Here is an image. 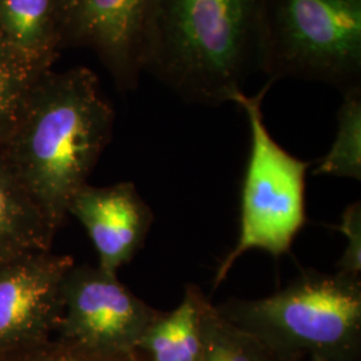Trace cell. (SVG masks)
<instances>
[{"instance_id":"cell-1","label":"cell","mask_w":361,"mask_h":361,"mask_svg":"<svg viewBox=\"0 0 361 361\" xmlns=\"http://www.w3.org/2000/svg\"><path fill=\"white\" fill-rule=\"evenodd\" d=\"M114 109L87 67L39 79L0 153L56 231L111 141Z\"/></svg>"},{"instance_id":"cell-2","label":"cell","mask_w":361,"mask_h":361,"mask_svg":"<svg viewBox=\"0 0 361 361\" xmlns=\"http://www.w3.org/2000/svg\"><path fill=\"white\" fill-rule=\"evenodd\" d=\"M264 0H155L143 73L186 104H233L257 73Z\"/></svg>"},{"instance_id":"cell-3","label":"cell","mask_w":361,"mask_h":361,"mask_svg":"<svg viewBox=\"0 0 361 361\" xmlns=\"http://www.w3.org/2000/svg\"><path fill=\"white\" fill-rule=\"evenodd\" d=\"M216 310L276 359L360 360L361 279L304 271L271 296L231 298Z\"/></svg>"},{"instance_id":"cell-4","label":"cell","mask_w":361,"mask_h":361,"mask_svg":"<svg viewBox=\"0 0 361 361\" xmlns=\"http://www.w3.org/2000/svg\"><path fill=\"white\" fill-rule=\"evenodd\" d=\"M257 73L319 82L345 91L361 86V0H264Z\"/></svg>"},{"instance_id":"cell-5","label":"cell","mask_w":361,"mask_h":361,"mask_svg":"<svg viewBox=\"0 0 361 361\" xmlns=\"http://www.w3.org/2000/svg\"><path fill=\"white\" fill-rule=\"evenodd\" d=\"M269 89L265 85L255 95L243 91L233 99L245 111L250 152L243 182L238 240L221 262L214 288L249 250H264L276 258L288 253L307 222L305 176L310 162L289 154L271 137L262 114V101Z\"/></svg>"},{"instance_id":"cell-6","label":"cell","mask_w":361,"mask_h":361,"mask_svg":"<svg viewBox=\"0 0 361 361\" xmlns=\"http://www.w3.org/2000/svg\"><path fill=\"white\" fill-rule=\"evenodd\" d=\"M56 338L102 356H131L159 310L97 265H73L62 289Z\"/></svg>"},{"instance_id":"cell-7","label":"cell","mask_w":361,"mask_h":361,"mask_svg":"<svg viewBox=\"0 0 361 361\" xmlns=\"http://www.w3.org/2000/svg\"><path fill=\"white\" fill-rule=\"evenodd\" d=\"M155 0H59L63 47L94 52L119 90L138 87Z\"/></svg>"},{"instance_id":"cell-8","label":"cell","mask_w":361,"mask_h":361,"mask_svg":"<svg viewBox=\"0 0 361 361\" xmlns=\"http://www.w3.org/2000/svg\"><path fill=\"white\" fill-rule=\"evenodd\" d=\"M74 264L52 250L0 264V355L51 340L62 314V283Z\"/></svg>"},{"instance_id":"cell-9","label":"cell","mask_w":361,"mask_h":361,"mask_svg":"<svg viewBox=\"0 0 361 361\" xmlns=\"http://www.w3.org/2000/svg\"><path fill=\"white\" fill-rule=\"evenodd\" d=\"M89 234L98 253V267L118 274L142 249L154 214L133 182L82 186L68 207Z\"/></svg>"},{"instance_id":"cell-10","label":"cell","mask_w":361,"mask_h":361,"mask_svg":"<svg viewBox=\"0 0 361 361\" xmlns=\"http://www.w3.org/2000/svg\"><path fill=\"white\" fill-rule=\"evenodd\" d=\"M56 232L0 153V264L51 250Z\"/></svg>"},{"instance_id":"cell-11","label":"cell","mask_w":361,"mask_h":361,"mask_svg":"<svg viewBox=\"0 0 361 361\" xmlns=\"http://www.w3.org/2000/svg\"><path fill=\"white\" fill-rule=\"evenodd\" d=\"M0 35L27 58L52 68L65 49L59 0H0Z\"/></svg>"},{"instance_id":"cell-12","label":"cell","mask_w":361,"mask_h":361,"mask_svg":"<svg viewBox=\"0 0 361 361\" xmlns=\"http://www.w3.org/2000/svg\"><path fill=\"white\" fill-rule=\"evenodd\" d=\"M207 301L197 285H188L180 305L171 312H159L150 324L137 353L145 361L201 360V319Z\"/></svg>"},{"instance_id":"cell-13","label":"cell","mask_w":361,"mask_h":361,"mask_svg":"<svg viewBox=\"0 0 361 361\" xmlns=\"http://www.w3.org/2000/svg\"><path fill=\"white\" fill-rule=\"evenodd\" d=\"M0 35V150L8 140L39 79L51 71Z\"/></svg>"},{"instance_id":"cell-14","label":"cell","mask_w":361,"mask_h":361,"mask_svg":"<svg viewBox=\"0 0 361 361\" xmlns=\"http://www.w3.org/2000/svg\"><path fill=\"white\" fill-rule=\"evenodd\" d=\"M335 141L314 169L316 176L361 180V86L343 91Z\"/></svg>"},{"instance_id":"cell-15","label":"cell","mask_w":361,"mask_h":361,"mask_svg":"<svg viewBox=\"0 0 361 361\" xmlns=\"http://www.w3.org/2000/svg\"><path fill=\"white\" fill-rule=\"evenodd\" d=\"M201 334L200 361H274L268 349L224 319L209 300L202 310Z\"/></svg>"},{"instance_id":"cell-16","label":"cell","mask_w":361,"mask_h":361,"mask_svg":"<svg viewBox=\"0 0 361 361\" xmlns=\"http://www.w3.org/2000/svg\"><path fill=\"white\" fill-rule=\"evenodd\" d=\"M131 356H102L68 345L59 338H51L31 348L0 355V361H133Z\"/></svg>"},{"instance_id":"cell-17","label":"cell","mask_w":361,"mask_h":361,"mask_svg":"<svg viewBox=\"0 0 361 361\" xmlns=\"http://www.w3.org/2000/svg\"><path fill=\"white\" fill-rule=\"evenodd\" d=\"M336 229L343 233L348 241L337 264V271L353 279H361V205L359 201L350 204L344 210Z\"/></svg>"},{"instance_id":"cell-18","label":"cell","mask_w":361,"mask_h":361,"mask_svg":"<svg viewBox=\"0 0 361 361\" xmlns=\"http://www.w3.org/2000/svg\"><path fill=\"white\" fill-rule=\"evenodd\" d=\"M133 361H145V360H143L142 357H141V356H140V355H138V353H137V352H135V353H134V359H133Z\"/></svg>"},{"instance_id":"cell-19","label":"cell","mask_w":361,"mask_h":361,"mask_svg":"<svg viewBox=\"0 0 361 361\" xmlns=\"http://www.w3.org/2000/svg\"><path fill=\"white\" fill-rule=\"evenodd\" d=\"M274 361H302V360H280V359H276V357H274Z\"/></svg>"}]
</instances>
